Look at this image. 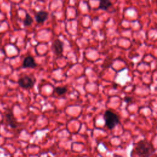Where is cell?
I'll return each mask as SVG.
<instances>
[{"instance_id": "6da1fadb", "label": "cell", "mask_w": 157, "mask_h": 157, "mask_svg": "<svg viewBox=\"0 0 157 157\" xmlns=\"http://www.w3.org/2000/svg\"><path fill=\"white\" fill-rule=\"evenodd\" d=\"M135 151L138 157H150L155 152V149L148 141L141 140L136 144Z\"/></svg>"}, {"instance_id": "7a4b0ae2", "label": "cell", "mask_w": 157, "mask_h": 157, "mask_svg": "<svg viewBox=\"0 0 157 157\" xmlns=\"http://www.w3.org/2000/svg\"><path fill=\"white\" fill-rule=\"evenodd\" d=\"M105 124L109 129H113L120 122L119 117L117 114L110 110H107L104 113Z\"/></svg>"}, {"instance_id": "3957f363", "label": "cell", "mask_w": 157, "mask_h": 157, "mask_svg": "<svg viewBox=\"0 0 157 157\" xmlns=\"http://www.w3.org/2000/svg\"><path fill=\"white\" fill-rule=\"evenodd\" d=\"M35 83V78L30 75H25L20 77L18 80L19 86L23 88H32Z\"/></svg>"}, {"instance_id": "277c9868", "label": "cell", "mask_w": 157, "mask_h": 157, "mask_svg": "<svg viewBox=\"0 0 157 157\" xmlns=\"http://www.w3.org/2000/svg\"><path fill=\"white\" fill-rule=\"evenodd\" d=\"M52 49L57 56L61 55L63 52V43L58 39H55L52 44Z\"/></svg>"}, {"instance_id": "5b68a950", "label": "cell", "mask_w": 157, "mask_h": 157, "mask_svg": "<svg viewBox=\"0 0 157 157\" xmlns=\"http://www.w3.org/2000/svg\"><path fill=\"white\" fill-rule=\"evenodd\" d=\"M6 120L7 123V124L10 126L11 128H15L17 127L18 123L15 117H14L13 112L10 111L6 113Z\"/></svg>"}, {"instance_id": "8992f818", "label": "cell", "mask_w": 157, "mask_h": 157, "mask_svg": "<svg viewBox=\"0 0 157 157\" xmlns=\"http://www.w3.org/2000/svg\"><path fill=\"white\" fill-rule=\"evenodd\" d=\"M37 66V64L31 56H28L25 58L23 61L22 67L23 68H35Z\"/></svg>"}, {"instance_id": "52a82bcc", "label": "cell", "mask_w": 157, "mask_h": 157, "mask_svg": "<svg viewBox=\"0 0 157 157\" xmlns=\"http://www.w3.org/2000/svg\"><path fill=\"white\" fill-rule=\"evenodd\" d=\"M48 17V13L44 10L38 11L35 15V20L37 23H43Z\"/></svg>"}, {"instance_id": "ba28073f", "label": "cell", "mask_w": 157, "mask_h": 157, "mask_svg": "<svg viewBox=\"0 0 157 157\" xmlns=\"http://www.w3.org/2000/svg\"><path fill=\"white\" fill-rule=\"evenodd\" d=\"M112 5V2L109 0H101L99 1V4L98 7V9L107 10Z\"/></svg>"}, {"instance_id": "9c48e42d", "label": "cell", "mask_w": 157, "mask_h": 157, "mask_svg": "<svg viewBox=\"0 0 157 157\" xmlns=\"http://www.w3.org/2000/svg\"><path fill=\"white\" fill-rule=\"evenodd\" d=\"M33 22V18L31 17V15L29 14L26 13V15H25V18L24 21H23L24 26H30L32 24Z\"/></svg>"}, {"instance_id": "30bf717a", "label": "cell", "mask_w": 157, "mask_h": 157, "mask_svg": "<svg viewBox=\"0 0 157 157\" xmlns=\"http://www.w3.org/2000/svg\"><path fill=\"white\" fill-rule=\"evenodd\" d=\"M67 91V89L64 86H57L55 89V92L58 95H63Z\"/></svg>"}, {"instance_id": "8fae6325", "label": "cell", "mask_w": 157, "mask_h": 157, "mask_svg": "<svg viewBox=\"0 0 157 157\" xmlns=\"http://www.w3.org/2000/svg\"><path fill=\"white\" fill-rule=\"evenodd\" d=\"M131 100V99L129 98H125V101H126V102H129Z\"/></svg>"}, {"instance_id": "7c38bea8", "label": "cell", "mask_w": 157, "mask_h": 157, "mask_svg": "<svg viewBox=\"0 0 157 157\" xmlns=\"http://www.w3.org/2000/svg\"><path fill=\"white\" fill-rule=\"evenodd\" d=\"M154 157H157V156H154Z\"/></svg>"}]
</instances>
